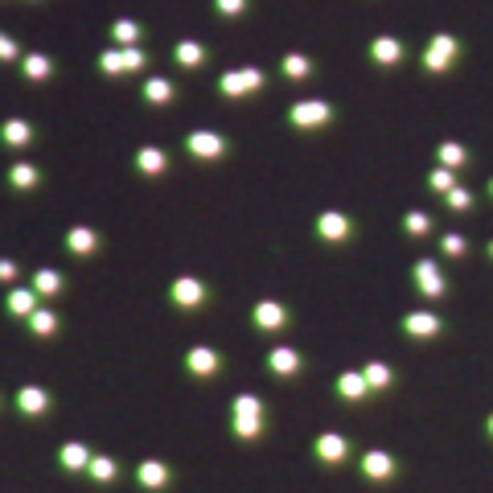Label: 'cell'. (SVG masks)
<instances>
[{
	"label": "cell",
	"instance_id": "obj_35",
	"mask_svg": "<svg viewBox=\"0 0 493 493\" xmlns=\"http://www.w3.org/2000/svg\"><path fill=\"white\" fill-rule=\"evenodd\" d=\"M58 325H62V321H58V313H49V309H38V313L29 316V333H33V337H54Z\"/></svg>",
	"mask_w": 493,
	"mask_h": 493
},
{
	"label": "cell",
	"instance_id": "obj_7",
	"mask_svg": "<svg viewBox=\"0 0 493 493\" xmlns=\"http://www.w3.org/2000/svg\"><path fill=\"white\" fill-rule=\"evenodd\" d=\"M354 218L350 214H341V210H325V214H316V239H325V243H333V247H346V243H354Z\"/></svg>",
	"mask_w": 493,
	"mask_h": 493
},
{
	"label": "cell",
	"instance_id": "obj_18",
	"mask_svg": "<svg viewBox=\"0 0 493 493\" xmlns=\"http://www.w3.org/2000/svg\"><path fill=\"white\" fill-rule=\"evenodd\" d=\"M58 464H62L66 473H87L90 448L87 444H79V440H70V444H62V452H58Z\"/></svg>",
	"mask_w": 493,
	"mask_h": 493
},
{
	"label": "cell",
	"instance_id": "obj_15",
	"mask_svg": "<svg viewBox=\"0 0 493 493\" xmlns=\"http://www.w3.org/2000/svg\"><path fill=\"white\" fill-rule=\"evenodd\" d=\"M66 251L79 255V259H87V255L99 251V234H95L90 226H70V230H66Z\"/></svg>",
	"mask_w": 493,
	"mask_h": 493
},
{
	"label": "cell",
	"instance_id": "obj_33",
	"mask_svg": "<svg viewBox=\"0 0 493 493\" xmlns=\"http://www.w3.org/2000/svg\"><path fill=\"white\" fill-rule=\"evenodd\" d=\"M346 452H350L346 436H333V432H329V436L316 440V456H321V460H346Z\"/></svg>",
	"mask_w": 493,
	"mask_h": 493
},
{
	"label": "cell",
	"instance_id": "obj_4",
	"mask_svg": "<svg viewBox=\"0 0 493 493\" xmlns=\"http://www.w3.org/2000/svg\"><path fill=\"white\" fill-rule=\"evenodd\" d=\"M288 124H292L296 132H316V128L333 124V107H329L325 99H300V103L288 107Z\"/></svg>",
	"mask_w": 493,
	"mask_h": 493
},
{
	"label": "cell",
	"instance_id": "obj_11",
	"mask_svg": "<svg viewBox=\"0 0 493 493\" xmlns=\"http://www.w3.org/2000/svg\"><path fill=\"white\" fill-rule=\"evenodd\" d=\"M185 370H189L193 378H214V374H223V354H218L214 346H193V350L185 354Z\"/></svg>",
	"mask_w": 493,
	"mask_h": 493
},
{
	"label": "cell",
	"instance_id": "obj_10",
	"mask_svg": "<svg viewBox=\"0 0 493 493\" xmlns=\"http://www.w3.org/2000/svg\"><path fill=\"white\" fill-rule=\"evenodd\" d=\"M403 333L411 341H432V337H440L444 333V316L440 313H403Z\"/></svg>",
	"mask_w": 493,
	"mask_h": 493
},
{
	"label": "cell",
	"instance_id": "obj_29",
	"mask_svg": "<svg viewBox=\"0 0 493 493\" xmlns=\"http://www.w3.org/2000/svg\"><path fill=\"white\" fill-rule=\"evenodd\" d=\"M173 58H177V66L193 70V66L206 62V45H202V42H177V45H173Z\"/></svg>",
	"mask_w": 493,
	"mask_h": 493
},
{
	"label": "cell",
	"instance_id": "obj_32",
	"mask_svg": "<svg viewBox=\"0 0 493 493\" xmlns=\"http://www.w3.org/2000/svg\"><path fill=\"white\" fill-rule=\"evenodd\" d=\"M87 473H90V481H99V485H111V481H115V473H120V464H115L111 456H90Z\"/></svg>",
	"mask_w": 493,
	"mask_h": 493
},
{
	"label": "cell",
	"instance_id": "obj_25",
	"mask_svg": "<svg viewBox=\"0 0 493 493\" xmlns=\"http://www.w3.org/2000/svg\"><path fill=\"white\" fill-rule=\"evenodd\" d=\"M136 481H140L144 490H165V485H169V469H165L161 460H144V464L136 469Z\"/></svg>",
	"mask_w": 493,
	"mask_h": 493
},
{
	"label": "cell",
	"instance_id": "obj_43",
	"mask_svg": "<svg viewBox=\"0 0 493 493\" xmlns=\"http://www.w3.org/2000/svg\"><path fill=\"white\" fill-rule=\"evenodd\" d=\"M485 189H490V197H493V177H490V181H485Z\"/></svg>",
	"mask_w": 493,
	"mask_h": 493
},
{
	"label": "cell",
	"instance_id": "obj_37",
	"mask_svg": "<svg viewBox=\"0 0 493 493\" xmlns=\"http://www.w3.org/2000/svg\"><path fill=\"white\" fill-rule=\"evenodd\" d=\"M444 202H448L452 214H469V210H473V189H469V185H456Z\"/></svg>",
	"mask_w": 493,
	"mask_h": 493
},
{
	"label": "cell",
	"instance_id": "obj_20",
	"mask_svg": "<svg viewBox=\"0 0 493 493\" xmlns=\"http://www.w3.org/2000/svg\"><path fill=\"white\" fill-rule=\"evenodd\" d=\"M337 395L341 399H350V403H358L370 395V387H366V378H362V370H341L337 374Z\"/></svg>",
	"mask_w": 493,
	"mask_h": 493
},
{
	"label": "cell",
	"instance_id": "obj_41",
	"mask_svg": "<svg viewBox=\"0 0 493 493\" xmlns=\"http://www.w3.org/2000/svg\"><path fill=\"white\" fill-rule=\"evenodd\" d=\"M17 280V264L13 259H0V284H13Z\"/></svg>",
	"mask_w": 493,
	"mask_h": 493
},
{
	"label": "cell",
	"instance_id": "obj_44",
	"mask_svg": "<svg viewBox=\"0 0 493 493\" xmlns=\"http://www.w3.org/2000/svg\"><path fill=\"white\" fill-rule=\"evenodd\" d=\"M485 251H490V259H493V239H490V247H485Z\"/></svg>",
	"mask_w": 493,
	"mask_h": 493
},
{
	"label": "cell",
	"instance_id": "obj_31",
	"mask_svg": "<svg viewBox=\"0 0 493 493\" xmlns=\"http://www.w3.org/2000/svg\"><path fill=\"white\" fill-rule=\"evenodd\" d=\"M423 181H428V189H436L440 197H448L452 189L460 185V181H456V173H452V169H440V165H436V169H428V173H423Z\"/></svg>",
	"mask_w": 493,
	"mask_h": 493
},
{
	"label": "cell",
	"instance_id": "obj_36",
	"mask_svg": "<svg viewBox=\"0 0 493 493\" xmlns=\"http://www.w3.org/2000/svg\"><path fill=\"white\" fill-rule=\"evenodd\" d=\"M403 230L411 234V239L432 234V214H428V210H407V214H403Z\"/></svg>",
	"mask_w": 493,
	"mask_h": 493
},
{
	"label": "cell",
	"instance_id": "obj_5",
	"mask_svg": "<svg viewBox=\"0 0 493 493\" xmlns=\"http://www.w3.org/2000/svg\"><path fill=\"white\" fill-rule=\"evenodd\" d=\"M411 280H415V292L428 296V300L448 296V275L440 271L436 259H415V264H411Z\"/></svg>",
	"mask_w": 493,
	"mask_h": 493
},
{
	"label": "cell",
	"instance_id": "obj_26",
	"mask_svg": "<svg viewBox=\"0 0 493 493\" xmlns=\"http://www.w3.org/2000/svg\"><path fill=\"white\" fill-rule=\"evenodd\" d=\"M280 70H284V79H292V83H305V79L313 74V58H309V54H284Z\"/></svg>",
	"mask_w": 493,
	"mask_h": 493
},
{
	"label": "cell",
	"instance_id": "obj_24",
	"mask_svg": "<svg viewBox=\"0 0 493 493\" xmlns=\"http://www.w3.org/2000/svg\"><path fill=\"white\" fill-rule=\"evenodd\" d=\"M362 473H366L370 481H387V477L395 473V460H391L387 452H366V456H362Z\"/></svg>",
	"mask_w": 493,
	"mask_h": 493
},
{
	"label": "cell",
	"instance_id": "obj_14",
	"mask_svg": "<svg viewBox=\"0 0 493 493\" xmlns=\"http://www.w3.org/2000/svg\"><path fill=\"white\" fill-rule=\"evenodd\" d=\"M136 169H140L144 177H161V173L169 169V152L156 148V144H144V148L136 152Z\"/></svg>",
	"mask_w": 493,
	"mask_h": 493
},
{
	"label": "cell",
	"instance_id": "obj_21",
	"mask_svg": "<svg viewBox=\"0 0 493 493\" xmlns=\"http://www.w3.org/2000/svg\"><path fill=\"white\" fill-rule=\"evenodd\" d=\"M362 378H366V387H370V391H387V387L395 382V370H391L387 362L370 358V362H362Z\"/></svg>",
	"mask_w": 493,
	"mask_h": 493
},
{
	"label": "cell",
	"instance_id": "obj_6",
	"mask_svg": "<svg viewBox=\"0 0 493 493\" xmlns=\"http://www.w3.org/2000/svg\"><path fill=\"white\" fill-rule=\"evenodd\" d=\"M185 152L197 156V161H223L226 152H230V140L210 132V128H193V132L185 136Z\"/></svg>",
	"mask_w": 493,
	"mask_h": 493
},
{
	"label": "cell",
	"instance_id": "obj_27",
	"mask_svg": "<svg viewBox=\"0 0 493 493\" xmlns=\"http://www.w3.org/2000/svg\"><path fill=\"white\" fill-rule=\"evenodd\" d=\"M38 181H42V173H38V165H25V161H17L13 169H8V185L13 189H38Z\"/></svg>",
	"mask_w": 493,
	"mask_h": 493
},
{
	"label": "cell",
	"instance_id": "obj_38",
	"mask_svg": "<svg viewBox=\"0 0 493 493\" xmlns=\"http://www.w3.org/2000/svg\"><path fill=\"white\" fill-rule=\"evenodd\" d=\"M251 8V0H214V13L226 21H243V13Z\"/></svg>",
	"mask_w": 493,
	"mask_h": 493
},
{
	"label": "cell",
	"instance_id": "obj_40",
	"mask_svg": "<svg viewBox=\"0 0 493 493\" xmlns=\"http://www.w3.org/2000/svg\"><path fill=\"white\" fill-rule=\"evenodd\" d=\"M21 58V45L13 42L8 33H0V62H17Z\"/></svg>",
	"mask_w": 493,
	"mask_h": 493
},
{
	"label": "cell",
	"instance_id": "obj_3",
	"mask_svg": "<svg viewBox=\"0 0 493 493\" xmlns=\"http://www.w3.org/2000/svg\"><path fill=\"white\" fill-rule=\"evenodd\" d=\"M264 87H268V74L255 66H234V70H223V79H218V90L226 99H247V95H259Z\"/></svg>",
	"mask_w": 493,
	"mask_h": 493
},
{
	"label": "cell",
	"instance_id": "obj_22",
	"mask_svg": "<svg viewBox=\"0 0 493 493\" xmlns=\"http://www.w3.org/2000/svg\"><path fill=\"white\" fill-rule=\"evenodd\" d=\"M436 161H440V169H460V165H469V152H464V144L460 140H440L436 144Z\"/></svg>",
	"mask_w": 493,
	"mask_h": 493
},
{
	"label": "cell",
	"instance_id": "obj_2",
	"mask_svg": "<svg viewBox=\"0 0 493 493\" xmlns=\"http://www.w3.org/2000/svg\"><path fill=\"white\" fill-rule=\"evenodd\" d=\"M148 66V54L140 49V45H128V49H103L99 54V74H107V79H124V74H136V70H144Z\"/></svg>",
	"mask_w": 493,
	"mask_h": 493
},
{
	"label": "cell",
	"instance_id": "obj_1",
	"mask_svg": "<svg viewBox=\"0 0 493 493\" xmlns=\"http://www.w3.org/2000/svg\"><path fill=\"white\" fill-rule=\"evenodd\" d=\"M460 58V38L448 33V29H436L428 42H423V54H419V70L432 74V79H444Z\"/></svg>",
	"mask_w": 493,
	"mask_h": 493
},
{
	"label": "cell",
	"instance_id": "obj_9",
	"mask_svg": "<svg viewBox=\"0 0 493 493\" xmlns=\"http://www.w3.org/2000/svg\"><path fill=\"white\" fill-rule=\"evenodd\" d=\"M169 300L185 309V313H193V309H202L206 305V284L197 280V275H177L173 284H169Z\"/></svg>",
	"mask_w": 493,
	"mask_h": 493
},
{
	"label": "cell",
	"instance_id": "obj_13",
	"mask_svg": "<svg viewBox=\"0 0 493 493\" xmlns=\"http://www.w3.org/2000/svg\"><path fill=\"white\" fill-rule=\"evenodd\" d=\"M49 403H54V399H49V391H45V387H38V382H29V387H21V391H17V411H21V415H29V419L45 415V411H49Z\"/></svg>",
	"mask_w": 493,
	"mask_h": 493
},
{
	"label": "cell",
	"instance_id": "obj_17",
	"mask_svg": "<svg viewBox=\"0 0 493 493\" xmlns=\"http://www.w3.org/2000/svg\"><path fill=\"white\" fill-rule=\"evenodd\" d=\"M38 300H42V296H38L33 288H13V292L4 296V309L13 316H21V321H29V316L38 313Z\"/></svg>",
	"mask_w": 493,
	"mask_h": 493
},
{
	"label": "cell",
	"instance_id": "obj_16",
	"mask_svg": "<svg viewBox=\"0 0 493 493\" xmlns=\"http://www.w3.org/2000/svg\"><path fill=\"white\" fill-rule=\"evenodd\" d=\"M370 62L374 66H399L403 62V42L399 38H374L370 42Z\"/></svg>",
	"mask_w": 493,
	"mask_h": 493
},
{
	"label": "cell",
	"instance_id": "obj_19",
	"mask_svg": "<svg viewBox=\"0 0 493 493\" xmlns=\"http://www.w3.org/2000/svg\"><path fill=\"white\" fill-rule=\"evenodd\" d=\"M21 74H25L29 83L54 79V58H49V54H25V58H21Z\"/></svg>",
	"mask_w": 493,
	"mask_h": 493
},
{
	"label": "cell",
	"instance_id": "obj_34",
	"mask_svg": "<svg viewBox=\"0 0 493 493\" xmlns=\"http://www.w3.org/2000/svg\"><path fill=\"white\" fill-rule=\"evenodd\" d=\"M111 38H115V45H120V49L136 45V42H140V21H132V17H120V21L111 25Z\"/></svg>",
	"mask_w": 493,
	"mask_h": 493
},
{
	"label": "cell",
	"instance_id": "obj_28",
	"mask_svg": "<svg viewBox=\"0 0 493 493\" xmlns=\"http://www.w3.org/2000/svg\"><path fill=\"white\" fill-rule=\"evenodd\" d=\"M62 284H66L62 271H54V268H38V271H33V292H38V296H58Z\"/></svg>",
	"mask_w": 493,
	"mask_h": 493
},
{
	"label": "cell",
	"instance_id": "obj_42",
	"mask_svg": "<svg viewBox=\"0 0 493 493\" xmlns=\"http://www.w3.org/2000/svg\"><path fill=\"white\" fill-rule=\"evenodd\" d=\"M485 432H490V436H493V415H490V423H485Z\"/></svg>",
	"mask_w": 493,
	"mask_h": 493
},
{
	"label": "cell",
	"instance_id": "obj_39",
	"mask_svg": "<svg viewBox=\"0 0 493 493\" xmlns=\"http://www.w3.org/2000/svg\"><path fill=\"white\" fill-rule=\"evenodd\" d=\"M440 251H444L448 259H464V255H469V243H464V234H444V239H440Z\"/></svg>",
	"mask_w": 493,
	"mask_h": 493
},
{
	"label": "cell",
	"instance_id": "obj_12",
	"mask_svg": "<svg viewBox=\"0 0 493 493\" xmlns=\"http://www.w3.org/2000/svg\"><path fill=\"white\" fill-rule=\"evenodd\" d=\"M300 350L296 346H275V350H268V374H275V378H296L300 374Z\"/></svg>",
	"mask_w": 493,
	"mask_h": 493
},
{
	"label": "cell",
	"instance_id": "obj_30",
	"mask_svg": "<svg viewBox=\"0 0 493 493\" xmlns=\"http://www.w3.org/2000/svg\"><path fill=\"white\" fill-rule=\"evenodd\" d=\"M173 95H177V87H173L169 79H161V74L144 83V99H148V103H156V107H165V103H173Z\"/></svg>",
	"mask_w": 493,
	"mask_h": 493
},
{
	"label": "cell",
	"instance_id": "obj_23",
	"mask_svg": "<svg viewBox=\"0 0 493 493\" xmlns=\"http://www.w3.org/2000/svg\"><path fill=\"white\" fill-rule=\"evenodd\" d=\"M0 140H4L8 148H25V144L33 140L29 120H17V115H13V120H4V124H0Z\"/></svg>",
	"mask_w": 493,
	"mask_h": 493
},
{
	"label": "cell",
	"instance_id": "obj_8",
	"mask_svg": "<svg viewBox=\"0 0 493 493\" xmlns=\"http://www.w3.org/2000/svg\"><path fill=\"white\" fill-rule=\"evenodd\" d=\"M251 325H255L259 333L288 329V325H292V309L280 305V300H255V305H251Z\"/></svg>",
	"mask_w": 493,
	"mask_h": 493
}]
</instances>
